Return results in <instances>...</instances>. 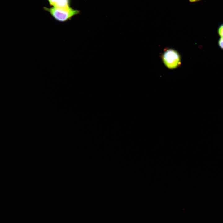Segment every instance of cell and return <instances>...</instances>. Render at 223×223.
<instances>
[{"mask_svg":"<svg viewBox=\"0 0 223 223\" xmlns=\"http://www.w3.org/2000/svg\"><path fill=\"white\" fill-rule=\"evenodd\" d=\"M45 10L49 12L56 20L61 22H66L79 13V11L69 7H65L51 8L44 7Z\"/></svg>","mask_w":223,"mask_h":223,"instance_id":"1","label":"cell"},{"mask_svg":"<svg viewBox=\"0 0 223 223\" xmlns=\"http://www.w3.org/2000/svg\"><path fill=\"white\" fill-rule=\"evenodd\" d=\"M162 58L164 64L170 69L176 68L181 64L179 54L173 49H169L166 50L163 53Z\"/></svg>","mask_w":223,"mask_h":223,"instance_id":"2","label":"cell"},{"mask_svg":"<svg viewBox=\"0 0 223 223\" xmlns=\"http://www.w3.org/2000/svg\"><path fill=\"white\" fill-rule=\"evenodd\" d=\"M50 5L57 7H69L70 0H48Z\"/></svg>","mask_w":223,"mask_h":223,"instance_id":"3","label":"cell"},{"mask_svg":"<svg viewBox=\"0 0 223 223\" xmlns=\"http://www.w3.org/2000/svg\"><path fill=\"white\" fill-rule=\"evenodd\" d=\"M218 33L221 37H223V24L221 25L218 28Z\"/></svg>","mask_w":223,"mask_h":223,"instance_id":"4","label":"cell"},{"mask_svg":"<svg viewBox=\"0 0 223 223\" xmlns=\"http://www.w3.org/2000/svg\"><path fill=\"white\" fill-rule=\"evenodd\" d=\"M218 45L223 50V37H221L219 39Z\"/></svg>","mask_w":223,"mask_h":223,"instance_id":"5","label":"cell"},{"mask_svg":"<svg viewBox=\"0 0 223 223\" xmlns=\"http://www.w3.org/2000/svg\"><path fill=\"white\" fill-rule=\"evenodd\" d=\"M188 0L190 2L192 3V2H195L199 1L200 0Z\"/></svg>","mask_w":223,"mask_h":223,"instance_id":"6","label":"cell"}]
</instances>
